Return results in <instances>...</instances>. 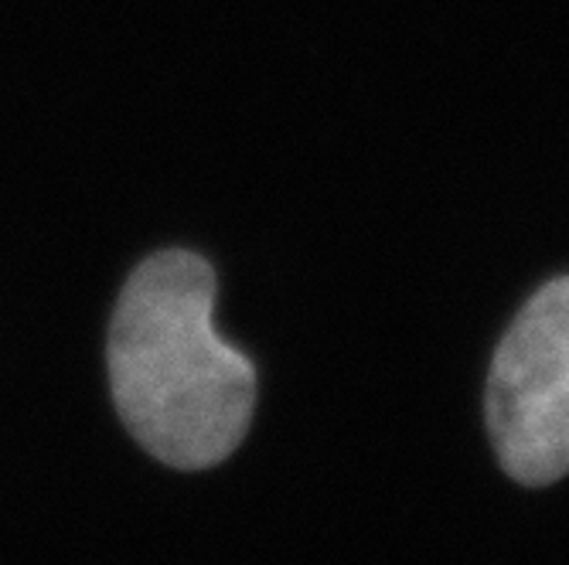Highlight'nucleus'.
I'll use <instances>...</instances> for the list:
<instances>
[{
	"label": "nucleus",
	"mask_w": 569,
	"mask_h": 565,
	"mask_svg": "<svg viewBox=\"0 0 569 565\" xmlns=\"http://www.w3.org/2000/svg\"><path fill=\"white\" fill-rule=\"evenodd\" d=\"M216 270L198 252L143 260L113 311L110 382L130 436L178 471L216 467L242 443L256 369L212 324Z\"/></svg>",
	"instance_id": "f257e3e1"
},
{
	"label": "nucleus",
	"mask_w": 569,
	"mask_h": 565,
	"mask_svg": "<svg viewBox=\"0 0 569 565\" xmlns=\"http://www.w3.org/2000/svg\"><path fill=\"white\" fill-rule=\"evenodd\" d=\"M485 408L511 481L546 487L569 474V276L539 286L505 331Z\"/></svg>",
	"instance_id": "f03ea898"
}]
</instances>
